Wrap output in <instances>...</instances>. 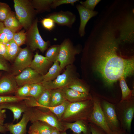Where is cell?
Here are the masks:
<instances>
[{
	"label": "cell",
	"mask_w": 134,
	"mask_h": 134,
	"mask_svg": "<svg viewBox=\"0 0 134 134\" xmlns=\"http://www.w3.org/2000/svg\"><path fill=\"white\" fill-rule=\"evenodd\" d=\"M132 37L128 24L114 19L100 22L94 27L86 42L93 47L95 69L107 85L111 86L122 76L133 74L134 58L123 55L120 46Z\"/></svg>",
	"instance_id": "1"
},
{
	"label": "cell",
	"mask_w": 134,
	"mask_h": 134,
	"mask_svg": "<svg viewBox=\"0 0 134 134\" xmlns=\"http://www.w3.org/2000/svg\"><path fill=\"white\" fill-rule=\"evenodd\" d=\"M16 17L22 27L28 30L32 25L36 13L31 1L27 0H13Z\"/></svg>",
	"instance_id": "2"
},
{
	"label": "cell",
	"mask_w": 134,
	"mask_h": 134,
	"mask_svg": "<svg viewBox=\"0 0 134 134\" xmlns=\"http://www.w3.org/2000/svg\"><path fill=\"white\" fill-rule=\"evenodd\" d=\"M60 45L57 60L62 69L67 66L73 64L76 55L79 54L81 49L79 45L74 46L69 38H65Z\"/></svg>",
	"instance_id": "3"
},
{
	"label": "cell",
	"mask_w": 134,
	"mask_h": 134,
	"mask_svg": "<svg viewBox=\"0 0 134 134\" xmlns=\"http://www.w3.org/2000/svg\"><path fill=\"white\" fill-rule=\"evenodd\" d=\"M65 68L62 73L54 80L42 82L46 89L51 90L67 87L74 79L78 77L75 67L73 64L68 65Z\"/></svg>",
	"instance_id": "4"
},
{
	"label": "cell",
	"mask_w": 134,
	"mask_h": 134,
	"mask_svg": "<svg viewBox=\"0 0 134 134\" xmlns=\"http://www.w3.org/2000/svg\"><path fill=\"white\" fill-rule=\"evenodd\" d=\"M38 19L34 20L27 33V40L29 48L32 51L39 49L43 53L47 49L50 41H44L42 38L38 27Z\"/></svg>",
	"instance_id": "5"
},
{
	"label": "cell",
	"mask_w": 134,
	"mask_h": 134,
	"mask_svg": "<svg viewBox=\"0 0 134 134\" xmlns=\"http://www.w3.org/2000/svg\"><path fill=\"white\" fill-rule=\"evenodd\" d=\"M133 98L128 100L121 101L119 106L121 126L123 129L129 132L134 115V104Z\"/></svg>",
	"instance_id": "6"
},
{
	"label": "cell",
	"mask_w": 134,
	"mask_h": 134,
	"mask_svg": "<svg viewBox=\"0 0 134 134\" xmlns=\"http://www.w3.org/2000/svg\"><path fill=\"white\" fill-rule=\"evenodd\" d=\"M93 106L90 119L94 124L101 128L107 134H112L102 111L101 102L96 97L93 99Z\"/></svg>",
	"instance_id": "7"
},
{
	"label": "cell",
	"mask_w": 134,
	"mask_h": 134,
	"mask_svg": "<svg viewBox=\"0 0 134 134\" xmlns=\"http://www.w3.org/2000/svg\"><path fill=\"white\" fill-rule=\"evenodd\" d=\"M32 51L28 47L21 48L14 60L12 69V74L14 76L30 67L33 60Z\"/></svg>",
	"instance_id": "8"
},
{
	"label": "cell",
	"mask_w": 134,
	"mask_h": 134,
	"mask_svg": "<svg viewBox=\"0 0 134 134\" xmlns=\"http://www.w3.org/2000/svg\"><path fill=\"white\" fill-rule=\"evenodd\" d=\"M30 121H38L45 123L60 131L64 130L63 127L54 117L48 113L43 112L35 107L30 108Z\"/></svg>",
	"instance_id": "9"
},
{
	"label": "cell",
	"mask_w": 134,
	"mask_h": 134,
	"mask_svg": "<svg viewBox=\"0 0 134 134\" xmlns=\"http://www.w3.org/2000/svg\"><path fill=\"white\" fill-rule=\"evenodd\" d=\"M101 104L106 121L111 131L120 130L121 127L113 104L105 100L101 102Z\"/></svg>",
	"instance_id": "10"
},
{
	"label": "cell",
	"mask_w": 134,
	"mask_h": 134,
	"mask_svg": "<svg viewBox=\"0 0 134 134\" xmlns=\"http://www.w3.org/2000/svg\"><path fill=\"white\" fill-rule=\"evenodd\" d=\"M15 77L19 87L26 84H31L43 81L42 76L30 67L24 69Z\"/></svg>",
	"instance_id": "11"
},
{
	"label": "cell",
	"mask_w": 134,
	"mask_h": 134,
	"mask_svg": "<svg viewBox=\"0 0 134 134\" xmlns=\"http://www.w3.org/2000/svg\"><path fill=\"white\" fill-rule=\"evenodd\" d=\"M93 106L92 99L69 103L64 113V117L67 118L73 116L82 114L89 108Z\"/></svg>",
	"instance_id": "12"
},
{
	"label": "cell",
	"mask_w": 134,
	"mask_h": 134,
	"mask_svg": "<svg viewBox=\"0 0 134 134\" xmlns=\"http://www.w3.org/2000/svg\"><path fill=\"white\" fill-rule=\"evenodd\" d=\"M47 17L51 18L59 26H66L69 28L71 27L76 19L75 15L68 11L54 12L49 14Z\"/></svg>",
	"instance_id": "13"
},
{
	"label": "cell",
	"mask_w": 134,
	"mask_h": 134,
	"mask_svg": "<svg viewBox=\"0 0 134 134\" xmlns=\"http://www.w3.org/2000/svg\"><path fill=\"white\" fill-rule=\"evenodd\" d=\"M18 88L14 76L12 74H2L0 78V96L15 93Z\"/></svg>",
	"instance_id": "14"
},
{
	"label": "cell",
	"mask_w": 134,
	"mask_h": 134,
	"mask_svg": "<svg viewBox=\"0 0 134 134\" xmlns=\"http://www.w3.org/2000/svg\"><path fill=\"white\" fill-rule=\"evenodd\" d=\"M0 108L2 109H8L13 113V122L18 121L22 114L31 108L28 105L25 100L18 102L0 104Z\"/></svg>",
	"instance_id": "15"
},
{
	"label": "cell",
	"mask_w": 134,
	"mask_h": 134,
	"mask_svg": "<svg viewBox=\"0 0 134 134\" xmlns=\"http://www.w3.org/2000/svg\"><path fill=\"white\" fill-rule=\"evenodd\" d=\"M45 57L36 53L30 67L42 76L45 75L53 64Z\"/></svg>",
	"instance_id": "16"
},
{
	"label": "cell",
	"mask_w": 134,
	"mask_h": 134,
	"mask_svg": "<svg viewBox=\"0 0 134 134\" xmlns=\"http://www.w3.org/2000/svg\"><path fill=\"white\" fill-rule=\"evenodd\" d=\"M30 108L24 113L21 120L18 123L15 124L12 123L4 124L10 133L12 134H26L27 126L30 120Z\"/></svg>",
	"instance_id": "17"
},
{
	"label": "cell",
	"mask_w": 134,
	"mask_h": 134,
	"mask_svg": "<svg viewBox=\"0 0 134 134\" xmlns=\"http://www.w3.org/2000/svg\"><path fill=\"white\" fill-rule=\"evenodd\" d=\"M76 8L80 18L78 33L80 37H82L85 35V28L88 22L91 18L97 15L98 13L97 11L86 9L80 4L77 5Z\"/></svg>",
	"instance_id": "18"
},
{
	"label": "cell",
	"mask_w": 134,
	"mask_h": 134,
	"mask_svg": "<svg viewBox=\"0 0 134 134\" xmlns=\"http://www.w3.org/2000/svg\"><path fill=\"white\" fill-rule=\"evenodd\" d=\"M62 94L68 101L75 102L92 99L89 93L80 92L66 87L61 88Z\"/></svg>",
	"instance_id": "19"
},
{
	"label": "cell",
	"mask_w": 134,
	"mask_h": 134,
	"mask_svg": "<svg viewBox=\"0 0 134 134\" xmlns=\"http://www.w3.org/2000/svg\"><path fill=\"white\" fill-rule=\"evenodd\" d=\"M64 130L70 129L76 134H91L86 125L81 120H78L72 123H67L64 126Z\"/></svg>",
	"instance_id": "20"
},
{
	"label": "cell",
	"mask_w": 134,
	"mask_h": 134,
	"mask_svg": "<svg viewBox=\"0 0 134 134\" xmlns=\"http://www.w3.org/2000/svg\"><path fill=\"white\" fill-rule=\"evenodd\" d=\"M3 22L5 27L15 33L22 27L16 16L11 11Z\"/></svg>",
	"instance_id": "21"
},
{
	"label": "cell",
	"mask_w": 134,
	"mask_h": 134,
	"mask_svg": "<svg viewBox=\"0 0 134 134\" xmlns=\"http://www.w3.org/2000/svg\"><path fill=\"white\" fill-rule=\"evenodd\" d=\"M62 70L59 62L56 60L53 63L47 72L42 76L43 81H48L54 80L60 74Z\"/></svg>",
	"instance_id": "22"
},
{
	"label": "cell",
	"mask_w": 134,
	"mask_h": 134,
	"mask_svg": "<svg viewBox=\"0 0 134 134\" xmlns=\"http://www.w3.org/2000/svg\"><path fill=\"white\" fill-rule=\"evenodd\" d=\"M66 100L62 93L61 88L50 90L49 106L52 107L59 105Z\"/></svg>",
	"instance_id": "23"
},
{
	"label": "cell",
	"mask_w": 134,
	"mask_h": 134,
	"mask_svg": "<svg viewBox=\"0 0 134 134\" xmlns=\"http://www.w3.org/2000/svg\"><path fill=\"white\" fill-rule=\"evenodd\" d=\"M5 44L8 61H13L15 60L21 48L13 39Z\"/></svg>",
	"instance_id": "24"
},
{
	"label": "cell",
	"mask_w": 134,
	"mask_h": 134,
	"mask_svg": "<svg viewBox=\"0 0 134 134\" xmlns=\"http://www.w3.org/2000/svg\"><path fill=\"white\" fill-rule=\"evenodd\" d=\"M53 0H33L31 2L37 12L49 11L51 9V5Z\"/></svg>",
	"instance_id": "25"
},
{
	"label": "cell",
	"mask_w": 134,
	"mask_h": 134,
	"mask_svg": "<svg viewBox=\"0 0 134 134\" xmlns=\"http://www.w3.org/2000/svg\"><path fill=\"white\" fill-rule=\"evenodd\" d=\"M125 78V77L122 76L119 80L122 93L121 101L128 100L133 97V90H131L128 87L126 82Z\"/></svg>",
	"instance_id": "26"
},
{
	"label": "cell",
	"mask_w": 134,
	"mask_h": 134,
	"mask_svg": "<svg viewBox=\"0 0 134 134\" xmlns=\"http://www.w3.org/2000/svg\"><path fill=\"white\" fill-rule=\"evenodd\" d=\"M31 123V126L37 131L39 134H50L55 128L40 121H36Z\"/></svg>",
	"instance_id": "27"
},
{
	"label": "cell",
	"mask_w": 134,
	"mask_h": 134,
	"mask_svg": "<svg viewBox=\"0 0 134 134\" xmlns=\"http://www.w3.org/2000/svg\"><path fill=\"white\" fill-rule=\"evenodd\" d=\"M69 102L66 100L62 103L59 105L54 106H44L38 105L37 107L47 109L54 113L59 118H60L64 113Z\"/></svg>",
	"instance_id": "28"
},
{
	"label": "cell",
	"mask_w": 134,
	"mask_h": 134,
	"mask_svg": "<svg viewBox=\"0 0 134 134\" xmlns=\"http://www.w3.org/2000/svg\"><path fill=\"white\" fill-rule=\"evenodd\" d=\"M66 87L80 92L89 93L87 87L78 77L74 79Z\"/></svg>",
	"instance_id": "29"
},
{
	"label": "cell",
	"mask_w": 134,
	"mask_h": 134,
	"mask_svg": "<svg viewBox=\"0 0 134 134\" xmlns=\"http://www.w3.org/2000/svg\"><path fill=\"white\" fill-rule=\"evenodd\" d=\"M30 85L29 97H33L36 100L46 89L42 82Z\"/></svg>",
	"instance_id": "30"
},
{
	"label": "cell",
	"mask_w": 134,
	"mask_h": 134,
	"mask_svg": "<svg viewBox=\"0 0 134 134\" xmlns=\"http://www.w3.org/2000/svg\"><path fill=\"white\" fill-rule=\"evenodd\" d=\"M60 48V45L51 46L47 50L45 56L49 61L53 63L57 60Z\"/></svg>",
	"instance_id": "31"
},
{
	"label": "cell",
	"mask_w": 134,
	"mask_h": 134,
	"mask_svg": "<svg viewBox=\"0 0 134 134\" xmlns=\"http://www.w3.org/2000/svg\"><path fill=\"white\" fill-rule=\"evenodd\" d=\"M15 33L4 27L0 30V43L6 44L13 39Z\"/></svg>",
	"instance_id": "32"
},
{
	"label": "cell",
	"mask_w": 134,
	"mask_h": 134,
	"mask_svg": "<svg viewBox=\"0 0 134 134\" xmlns=\"http://www.w3.org/2000/svg\"><path fill=\"white\" fill-rule=\"evenodd\" d=\"M13 40L19 46L24 44L26 42L27 33L22 30L15 33Z\"/></svg>",
	"instance_id": "33"
},
{
	"label": "cell",
	"mask_w": 134,
	"mask_h": 134,
	"mask_svg": "<svg viewBox=\"0 0 134 134\" xmlns=\"http://www.w3.org/2000/svg\"><path fill=\"white\" fill-rule=\"evenodd\" d=\"M28 98H20L15 95L0 96V104L20 101L27 99Z\"/></svg>",
	"instance_id": "34"
},
{
	"label": "cell",
	"mask_w": 134,
	"mask_h": 134,
	"mask_svg": "<svg viewBox=\"0 0 134 134\" xmlns=\"http://www.w3.org/2000/svg\"><path fill=\"white\" fill-rule=\"evenodd\" d=\"M31 85L26 84L19 87L15 93V96L18 97L25 98L29 96Z\"/></svg>",
	"instance_id": "35"
},
{
	"label": "cell",
	"mask_w": 134,
	"mask_h": 134,
	"mask_svg": "<svg viewBox=\"0 0 134 134\" xmlns=\"http://www.w3.org/2000/svg\"><path fill=\"white\" fill-rule=\"evenodd\" d=\"M11 11L9 6L5 3H0V21L3 22Z\"/></svg>",
	"instance_id": "36"
},
{
	"label": "cell",
	"mask_w": 134,
	"mask_h": 134,
	"mask_svg": "<svg viewBox=\"0 0 134 134\" xmlns=\"http://www.w3.org/2000/svg\"><path fill=\"white\" fill-rule=\"evenodd\" d=\"M79 1L78 0H53L51 5V8L55 9L57 7L65 4H69L74 5L75 3Z\"/></svg>",
	"instance_id": "37"
},
{
	"label": "cell",
	"mask_w": 134,
	"mask_h": 134,
	"mask_svg": "<svg viewBox=\"0 0 134 134\" xmlns=\"http://www.w3.org/2000/svg\"><path fill=\"white\" fill-rule=\"evenodd\" d=\"M43 27L45 29L49 31L53 30L55 26V23L51 18L49 17L43 19L41 21Z\"/></svg>",
	"instance_id": "38"
},
{
	"label": "cell",
	"mask_w": 134,
	"mask_h": 134,
	"mask_svg": "<svg viewBox=\"0 0 134 134\" xmlns=\"http://www.w3.org/2000/svg\"><path fill=\"white\" fill-rule=\"evenodd\" d=\"M101 1L100 0H87L81 1V4L85 8L90 10L94 11L97 5Z\"/></svg>",
	"instance_id": "39"
},
{
	"label": "cell",
	"mask_w": 134,
	"mask_h": 134,
	"mask_svg": "<svg viewBox=\"0 0 134 134\" xmlns=\"http://www.w3.org/2000/svg\"><path fill=\"white\" fill-rule=\"evenodd\" d=\"M8 61L0 55V71L9 72L11 71V68Z\"/></svg>",
	"instance_id": "40"
},
{
	"label": "cell",
	"mask_w": 134,
	"mask_h": 134,
	"mask_svg": "<svg viewBox=\"0 0 134 134\" xmlns=\"http://www.w3.org/2000/svg\"><path fill=\"white\" fill-rule=\"evenodd\" d=\"M90 127L91 134H107L102 129L95 124L91 125Z\"/></svg>",
	"instance_id": "41"
},
{
	"label": "cell",
	"mask_w": 134,
	"mask_h": 134,
	"mask_svg": "<svg viewBox=\"0 0 134 134\" xmlns=\"http://www.w3.org/2000/svg\"><path fill=\"white\" fill-rule=\"evenodd\" d=\"M0 55L8 61L5 44L0 43Z\"/></svg>",
	"instance_id": "42"
},
{
	"label": "cell",
	"mask_w": 134,
	"mask_h": 134,
	"mask_svg": "<svg viewBox=\"0 0 134 134\" xmlns=\"http://www.w3.org/2000/svg\"><path fill=\"white\" fill-rule=\"evenodd\" d=\"M6 110L0 108V125H4V122L6 117Z\"/></svg>",
	"instance_id": "43"
},
{
	"label": "cell",
	"mask_w": 134,
	"mask_h": 134,
	"mask_svg": "<svg viewBox=\"0 0 134 134\" xmlns=\"http://www.w3.org/2000/svg\"><path fill=\"white\" fill-rule=\"evenodd\" d=\"M28 134H39L37 131L31 125L30 126Z\"/></svg>",
	"instance_id": "44"
},
{
	"label": "cell",
	"mask_w": 134,
	"mask_h": 134,
	"mask_svg": "<svg viewBox=\"0 0 134 134\" xmlns=\"http://www.w3.org/2000/svg\"><path fill=\"white\" fill-rule=\"evenodd\" d=\"M112 134H129L126 131L121 128L118 131L112 132Z\"/></svg>",
	"instance_id": "45"
},
{
	"label": "cell",
	"mask_w": 134,
	"mask_h": 134,
	"mask_svg": "<svg viewBox=\"0 0 134 134\" xmlns=\"http://www.w3.org/2000/svg\"><path fill=\"white\" fill-rule=\"evenodd\" d=\"M8 131V130L4 125H0V133H5Z\"/></svg>",
	"instance_id": "46"
},
{
	"label": "cell",
	"mask_w": 134,
	"mask_h": 134,
	"mask_svg": "<svg viewBox=\"0 0 134 134\" xmlns=\"http://www.w3.org/2000/svg\"><path fill=\"white\" fill-rule=\"evenodd\" d=\"M50 134H60L59 131L54 128Z\"/></svg>",
	"instance_id": "47"
},
{
	"label": "cell",
	"mask_w": 134,
	"mask_h": 134,
	"mask_svg": "<svg viewBox=\"0 0 134 134\" xmlns=\"http://www.w3.org/2000/svg\"><path fill=\"white\" fill-rule=\"evenodd\" d=\"M4 27L3 23L0 21V30Z\"/></svg>",
	"instance_id": "48"
},
{
	"label": "cell",
	"mask_w": 134,
	"mask_h": 134,
	"mask_svg": "<svg viewBox=\"0 0 134 134\" xmlns=\"http://www.w3.org/2000/svg\"><path fill=\"white\" fill-rule=\"evenodd\" d=\"M2 74V71H0V78L1 77Z\"/></svg>",
	"instance_id": "49"
},
{
	"label": "cell",
	"mask_w": 134,
	"mask_h": 134,
	"mask_svg": "<svg viewBox=\"0 0 134 134\" xmlns=\"http://www.w3.org/2000/svg\"><path fill=\"white\" fill-rule=\"evenodd\" d=\"M60 134H67L66 133V132H63Z\"/></svg>",
	"instance_id": "50"
}]
</instances>
